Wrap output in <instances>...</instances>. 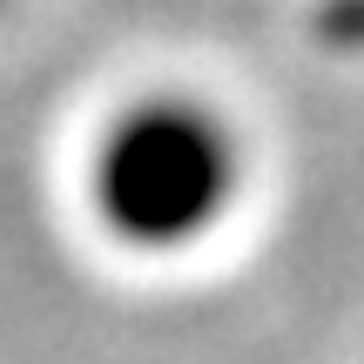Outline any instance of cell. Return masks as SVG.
Returning a JSON list of instances; mask_svg holds the SVG:
<instances>
[{
    "label": "cell",
    "instance_id": "obj_2",
    "mask_svg": "<svg viewBox=\"0 0 364 364\" xmlns=\"http://www.w3.org/2000/svg\"><path fill=\"white\" fill-rule=\"evenodd\" d=\"M331 27H338V34H344V27H358V34H364V14H338Z\"/></svg>",
    "mask_w": 364,
    "mask_h": 364
},
{
    "label": "cell",
    "instance_id": "obj_1",
    "mask_svg": "<svg viewBox=\"0 0 364 364\" xmlns=\"http://www.w3.org/2000/svg\"><path fill=\"white\" fill-rule=\"evenodd\" d=\"M230 135L196 108H135L95 156V203L135 243H182L230 203Z\"/></svg>",
    "mask_w": 364,
    "mask_h": 364
}]
</instances>
